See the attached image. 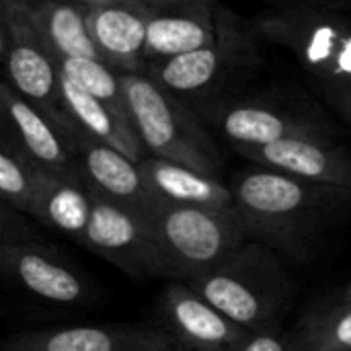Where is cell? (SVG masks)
<instances>
[{
    "mask_svg": "<svg viewBox=\"0 0 351 351\" xmlns=\"http://www.w3.org/2000/svg\"><path fill=\"white\" fill-rule=\"evenodd\" d=\"M230 187L249 241L292 259H308L351 202L348 189L306 183L265 167L243 171Z\"/></svg>",
    "mask_w": 351,
    "mask_h": 351,
    "instance_id": "cell-1",
    "label": "cell"
},
{
    "mask_svg": "<svg viewBox=\"0 0 351 351\" xmlns=\"http://www.w3.org/2000/svg\"><path fill=\"white\" fill-rule=\"evenodd\" d=\"M187 284L251 333L278 327L292 298L280 255L257 241H247L218 267Z\"/></svg>",
    "mask_w": 351,
    "mask_h": 351,
    "instance_id": "cell-2",
    "label": "cell"
},
{
    "mask_svg": "<svg viewBox=\"0 0 351 351\" xmlns=\"http://www.w3.org/2000/svg\"><path fill=\"white\" fill-rule=\"evenodd\" d=\"M121 82L132 125L148 156L220 177L222 156L181 99L165 90L150 74L121 72Z\"/></svg>",
    "mask_w": 351,
    "mask_h": 351,
    "instance_id": "cell-3",
    "label": "cell"
},
{
    "mask_svg": "<svg viewBox=\"0 0 351 351\" xmlns=\"http://www.w3.org/2000/svg\"><path fill=\"white\" fill-rule=\"evenodd\" d=\"M144 218L169 267V276L181 282L206 276L249 241L237 208L210 210L154 197Z\"/></svg>",
    "mask_w": 351,
    "mask_h": 351,
    "instance_id": "cell-4",
    "label": "cell"
},
{
    "mask_svg": "<svg viewBox=\"0 0 351 351\" xmlns=\"http://www.w3.org/2000/svg\"><path fill=\"white\" fill-rule=\"evenodd\" d=\"M253 33L290 51L325 99L351 90V10L261 12Z\"/></svg>",
    "mask_w": 351,
    "mask_h": 351,
    "instance_id": "cell-5",
    "label": "cell"
},
{
    "mask_svg": "<svg viewBox=\"0 0 351 351\" xmlns=\"http://www.w3.org/2000/svg\"><path fill=\"white\" fill-rule=\"evenodd\" d=\"M0 49L6 82L74 136V125L68 119L62 101L60 66L33 25L31 4L2 2Z\"/></svg>",
    "mask_w": 351,
    "mask_h": 351,
    "instance_id": "cell-6",
    "label": "cell"
},
{
    "mask_svg": "<svg viewBox=\"0 0 351 351\" xmlns=\"http://www.w3.org/2000/svg\"><path fill=\"white\" fill-rule=\"evenodd\" d=\"M255 47L253 35L237 23L232 12L224 10L220 29L210 43L150 64V78L181 101H206L234 74L259 60Z\"/></svg>",
    "mask_w": 351,
    "mask_h": 351,
    "instance_id": "cell-7",
    "label": "cell"
},
{
    "mask_svg": "<svg viewBox=\"0 0 351 351\" xmlns=\"http://www.w3.org/2000/svg\"><path fill=\"white\" fill-rule=\"evenodd\" d=\"M82 245L132 278H169L146 218L95 191Z\"/></svg>",
    "mask_w": 351,
    "mask_h": 351,
    "instance_id": "cell-8",
    "label": "cell"
},
{
    "mask_svg": "<svg viewBox=\"0 0 351 351\" xmlns=\"http://www.w3.org/2000/svg\"><path fill=\"white\" fill-rule=\"evenodd\" d=\"M0 267L25 292L51 304H84L93 292L82 269L35 234L0 243Z\"/></svg>",
    "mask_w": 351,
    "mask_h": 351,
    "instance_id": "cell-9",
    "label": "cell"
},
{
    "mask_svg": "<svg viewBox=\"0 0 351 351\" xmlns=\"http://www.w3.org/2000/svg\"><path fill=\"white\" fill-rule=\"evenodd\" d=\"M167 333L183 351H239L251 331L228 319L187 282H173L160 296Z\"/></svg>",
    "mask_w": 351,
    "mask_h": 351,
    "instance_id": "cell-10",
    "label": "cell"
},
{
    "mask_svg": "<svg viewBox=\"0 0 351 351\" xmlns=\"http://www.w3.org/2000/svg\"><path fill=\"white\" fill-rule=\"evenodd\" d=\"M148 64L169 60L210 43L222 23L218 0H146Z\"/></svg>",
    "mask_w": 351,
    "mask_h": 351,
    "instance_id": "cell-11",
    "label": "cell"
},
{
    "mask_svg": "<svg viewBox=\"0 0 351 351\" xmlns=\"http://www.w3.org/2000/svg\"><path fill=\"white\" fill-rule=\"evenodd\" d=\"M247 160L306 183L351 191V152L331 136H294L267 146L237 148Z\"/></svg>",
    "mask_w": 351,
    "mask_h": 351,
    "instance_id": "cell-12",
    "label": "cell"
},
{
    "mask_svg": "<svg viewBox=\"0 0 351 351\" xmlns=\"http://www.w3.org/2000/svg\"><path fill=\"white\" fill-rule=\"evenodd\" d=\"M210 117L234 150L267 146L294 136H331L321 117L274 103H224L212 109Z\"/></svg>",
    "mask_w": 351,
    "mask_h": 351,
    "instance_id": "cell-13",
    "label": "cell"
},
{
    "mask_svg": "<svg viewBox=\"0 0 351 351\" xmlns=\"http://www.w3.org/2000/svg\"><path fill=\"white\" fill-rule=\"evenodd\" d=\"M4 351H179L177 341L150 327L80 325L10 337Z\"/></svg>",
    "mask_w": 351,
    "mask_h": 351,
    "instance_id": "cell-14",
    "label": "cell"
},
{
    "mask_svg": "<svg viewBox=\"0 0 351 351\" xmlns=\"http://www.w3.org/2000/svg\"><path fill=\"white\" fill-rule=\"evenodd\" d=\"M74 148L78 154V169L90 191L142 216L150 210L154 195L146 183L140 162L76 130Z\"/></svg>",
    "mask_w": 351,
    "mask_h": 351,
    "instance_id": "cell-15",
    "label": "cell"
},
{
    "mask_svg": "<svg viewBox=\"0 0 351 351\" xmlns=\"http://www.w3.org/2000/svg\"><path fill=\"white\" fill-rule=\"evenodd\" d=\"M0 101L14 140L37 165L51 171H80L72 134L23 99L6 80L0 86Z\"/></svg>",
    "mask_w": 351,
    "mask_h": 351,
    "instance_id": "cell-16",
    "label": "cell"
},
{
    "mask_svg": "<svg viewBox=\"0 0 351 351\" xmlns=\"http://www.w3.org/2000/svg\"><path fill=\"white\" fill-rule=\"evenodd\" d=\"M88 29L101 60L117 72H142L148 64V21L142 2L125 0L88 8Z\"/></svg>",
    "mask_w": 351,
    "mask_h": 351,
    "instance_id": "cell-17",
    "label": "cell"
},
{
    "mask_svg": "<svg viewBox=\"0 0 351 351\" xmlns=\"http://www.w3.org/2000/svg\"><path fill=\"white\" fill-rule=\"evenodd\" d=\"M90 208L93 191L80 171H51L41 167L33 220L82 245Z\"/></svg>",
    "mask_w": 351,
    "mask_h": 351,
    "instance_id": "cell-18",
    "label": "cell"
},
{
    "mask_svg": "<svg viewBox=\"0 0 351 351\" xmlns=\"http://www.w3.org/2000/svg\"><path fill=\"white\" fill-rule=\"evenodd\" d=\"M140 169L152 195L160 202L210 210H234L232 187L224 185L220 177L158 156L142 158Z\"/></svg>",
    "mask_w": 351,
    "mask_h": 351,
    "instance_id": "cell-19",
    "label": "cell"
},
{
    "mask_svg": "<svg viewBox=\"0 0 351 351\" xmlns=\"http://www.w3.org/2000/svg\"><path fill=\"white\" fill-rule=\"evenodd\" d=\"M62 101H64L66 115L76 132L117 148L119 152L128 154L136 162L148 156L130 117L117 113L103 101L90 97L88 93H84L64 76H62Z\"/></svg>",
    "mask_w": 351,
    "mask_h": 351,
    "instance_id": "cell-20",
    "label": "cell"
},
{
    "mask_svg": "<svg viewBox=\"0 0 351 351\" xmlns=\"http://www.w3.org/2000/svg\"><path fill=\"white\" fill-rule=\"evenodd\" d=\"M31 19L56 60L101 58L88 29V8L66 0H39L31 4Z\"/></svg>",
    "mask_w": 351,
    "mask_h": 351,
    "instance_id": "cell-21",
    "label": "cell"
},
{
    "mask_svg": "<svg viewBox=\"0 0 351 351\" xmlns=\"http://www.w3.org/2000/svg\"><path fill=\"white\" fill-rule=\"evenodd\" d=\"M39 171L37 165L23 146L14 140V136L4 134L0 142V195L2 204L14 208L16 212L31 218L33 204L39 187Z\"/></svg>",
    "mask_w": 351,
    "mask_h": 351,
    "instance_id": "cell-22",
    "label": "cell"
},
{
    "mask_svg": "<svg viewBox=\"0 0 351 351\" xmlns=\"http://www.w3.org/2000/svg\"><path fill=\"white\" fill-rule=\"evenodd\" d=\"M294 337L302 351H351V304H321L302 319Z\"/></svg>",
    "mask_w": 351,
    "mask_h": 351,
    "instance_id": "cell-23",
    "label": "cell"
},
{
    "mask_svg": "<svg viewBox=\"0 0 351 351\" xmlns=\"http://www.w3.org/2000/svg\"><path fill=\"white\" fill-rule=\"evenodd\" d=\"M58 66L64 78L74 82L90 97L103 101L117 113L130 117L125 95H123L121 72L111 68L101 58H64L58 60Z\"/></svg>",
    "mask_w": 351,
    "mask_h": 351,
    "instance_id": "cell-24",
    "label": "cell"
},
{
    "mask_svg": "<svg viewBox=\"0 0 351 351\" xmlns=\"http://www.w3.org/2000/svg\"><path fill=\"white\" fill-rule=\"evenodd\" d=\"M239 351H302L294 335L282 333L278 327L251 333L245 346Z\"/></svg>",
    "mask_w": 351,
    "mask_h": 351,
    "instance_id": "cell-25",
    "label": "cell"
},
{
    "mask_svg": "<svg viewBox=\"0 0 351 351\" xmlns=\"http://www.w3.org/2000/svg\"><path fill=\"white\" fill-rule=\"evenodd\" d=\"M280 10H351V0H271Z\"/></svg>",
    "mask_w": 351,
    "mask_h": 351,
    "instance_id": "cell-26",
    "label": "cell"
},
{
    "mask_svg": "<svg viewBox=\"0 0 351 351\" xmlns=\"http://www.w3.org/2000/svg\"><path fill=\"white\" fill-rule=\"evenodd\" d=\"M327 103L348 121L351 123V90L348 93H339V95H333L327 99Z\"/></svg>",
    "mask_w": 351,
    "mask_h": 351,
    "instance_id": "cell-27",
    "label": "cell"
},
{
    "mask_svg": "<svg viewBox=\"0 0 351 351\" xmlns=\"http://www.w3.org/2000/svg\"><path fill=\"white\" fill-rule=\"evenodd\" d=\"M66 2H76L86 8H95V6H105V4H115V2H125V0H66Z\"/></svg>",
    "mask_w": 351,
    "mask_h": 351,
    "instance_id": "cell-28",
    "label": "cell"
},
{
    "mask_svg": "<svg viewBox=\"0 0 351 351\" xmlns=\"http://www.w3.org/2000/svg\"><path fill=\"white\" fill-rule=\"evenodd\" d=\"M331 302H337V304H351V282L343 288V290H339V292L333 296Z\"/></svg>",
    "mask_w": 351,
    "mask_h": 351,
    "instance_id": "cell-29",
    "label": "cell"
},
{
    "mask_svg": "<svg viewBox=\"0 0 351 351\" xmlns=\"http://www.w3.org/2000/svg\"><path fill=\"white\" fill-rule=\"evenodd\" d=\"M2 2H16V4H35L39 0H2Z\"/></svg>",
    "mask_w": 351,
    "mask_h": 351,
    "instance_id": "cell-30",
    "label": "cell"
},
{
    "mask_svg": "<svg viewBox=\"0 0 351 351\" xmlns=\"http://www.w3.org/2000/svg\"><path fill=\"white\" fill-rule=\"evenodd\" d=\"M138 2H146V0H138Z\"/></svg>",
    "mask_w": 351,
    "mask_h": 351,
    "instance_id": "cell-31",
    "label": "cell"
}]
</instances>
